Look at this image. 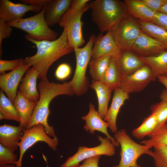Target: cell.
<instances>
[{"label":"cell","mask_w":167,"mask_h":167,"mask_svg":"<svg viewBox=\"0 0 167 167\" xmlns=\"http://www.w3.org/2000/svg\"><path fill=\"white\" fill-rule=\"evenodd\" d=\"M139 57L150 68L156 78L159 75H167V51L153 56Z\"/></svg>","instance_id":"24"},{"label":"cell","mask_w":167,"mask_h":167,"mask_svg":"<svg viewBox=\"0 0 167 167\" xmlns=\"http://www.w3.org/2000/svg\"><path fill=\"white\" fill-rule=\"evenodd\" d=\"M161 100L167 101V91L164 90L162 92L160 96Z\"/></svg>","instance_id":"43"},{"label":"cell","mask_w":167,"mask_h":167,"mask_svg":"<svg viewBox=\"0 0 167 167\" xmlns=\"http://www.w3.org/2000/svg\"><path fill=\"white\" fill-rule=\"evenodd\" d=\"M89 3L92 19L101 32H107L129 14L124 1L96 0Z\"/></svg>","instance_id":"3"},{"label":"cell","mask_w":167,"mask_h":167,"mask_svg":"<svg viewBox=\"0 0 167 167\" xmlns=\"http://www.w3.org/2000/svg\"><path fill=\"white\" fill-rule=\"evenodd\" d=\"M23 58L11 60H0V72L4 73L7 71H12L23 65Z\"/></svg>","instance_id":"35"},{"label":"cell","mask_w":167,"mask_h":167,"mask_svg":"<svg viewBox=\"0 0 167 167\" xmlns=\"http://www.w3.org/2000/svg\"><path fill=\"white\" fill-rule=\"evenodd\" d=\"M110 30L120 50L131 51L142 32L137 21L129 14Z\"/></svg>","instance_id":"8"},{"label":"cell","mask_w":167,"mask_h":167,"mask_svg":"<svg viewBox=\"0 0 167 167\" xmlns=\"http://www.w3.org/2000/svg\"><path fill=\"white\" fill-rule=\"evenodd\" d=\"M158 126L155 115L152 113L145 118L141 125L134 129L132 134L138 139H142L148 136Z\"/></svg>","instance_id":"31"},{"label":"cell","mask_w":167,"mask_h":167,"mask_svg":"<svg viewBox=\"0 0 167 167\" xmlns=\"http://www.w3.org/2000/svg\"><path fill=\"white\" fill-rule=\"evenodd\" d=\"M3 167H16L15 165H9L5 166Z\"/></svg>","instance_id":"45"},{"label":"cell","mask_w":167,"mask_h":167,"mask_svg":"<svg viewBox=\"0 0 167 167\" xmlns=\"http://www.w3.org/2000/svg\"><path fill=\"white\" fill-rule=\"evenodd\" d=\"M120 51L110 30L105 35L101 33L96 37L92 51V58H98L108 55L114 56Z\"/></svg>","instance_id":"17"},{"label":"cell","mask_w":167,"mask_h":167,"mask_svg":"<svg viewBox=\"0 0 167 167\" xmlns=\"http://www.w3.org/2000/svg\"><path fill=\"white\" fill-rule=\"evenodd\" d=\"M25 37L36 45L37 50L34 55L23 59V64L35 67L39 73L38 78L41 80L47 78L49 69L54 62L74 51L64 30L58 38L52 41H36L29 37L27 34Z\"/></svg>","instance_id":"1"},{"label":"cell","mask_w":167,"mask_h":167,"mask_svg":"<svg viewBox=\"0 0 167 167\" xmlns=\"http://www.w3.org/2000/svg\"><path fill=\"white\" fill-rule=\"evenodd\" d=\"M143 2L153 11L159 12L161 8L167 4V0H142Z\"/></svg>","instance_id":"38"},{"label":"cell","mask_w":167,"mask_h":167,"mask_svg":"<svg viewBox=\"0 0 167 167\" xmlns=\"http://www.w3.org/2000/svg\"><path fill=\"white\" fill-rule=\"evenodd\" d=\"M23 3L32 6L43 7L49 0H20Z\"/></svg>","instance_id":"41"},{"label":"cell","mask_w":167,"mask_h":167,"mask_svg":"<svg viewBox=\"0 0 167 167\" xmlns=\"http://www.w3.org/2000/svg\"><path fill=\"white\" fill-rule=\"evenodd\" d=\"M89 87L96 92L98 102L97 111L104 119L108 109V103L112 92L99 81L92 80Z\"/></svg>","instance_id":"25"},{"label":"cell","mask_w":167,"mask_h":167,"mask_svg":"<svg viewBox=\"0 0 167 167\" xmlns=\"http://www.w3.org/2000/svg\"><path fill=\"white\" fill-rule=\"evenodd\" d=\"M39 75L37 70L32 66L27 71L18 87L20 93L31 101L37 102L39 98L40 94L36 87V80Z\"/></svg>","instance_id":"21"},{"label":"cell","mask_w":167,"mask_h":167,"mask_svg":"<svg viewBox=\"0 0 167 167\" xmlns=\"http://www.w3.org/2000/svg\"><path fill=\"white\" fill-rule=\"evenodd\" d=\"M156 79L150 68L145 65L123 79L119 88L128 94L139 92Z\"/></svg>","instance_id":"11"},{"label":"cell","mask_w":167,"mask_h":167,"mask_svg":"<svg viewBox=\"0 0 167 167\" xmlns=\"http://www.w3.org/2000/svg\"><path fill=\"white\" fill-rule=\"evenodd\" d=\"M30 66L23 64L8 73L0 75V88L13 103L17 95L19 84L24 74Z\"/></svg>","instance_id":"13"},{"label":"cell","mask_w":167,"mask_h":167,"mask_svg":"<svg viewBox=\"0 0 167 167\" xmlns=\"http://www.w3.org/2000/svg\"><path fill=\"white\" fill-rule=\"evenodd\" d=\"M113 57L122 79L146 65L131 51L120 50Z\"/></svg>","instance_id":"16"},{"label":"cell","mask_w":167,"mask_h":167,"mask_svg":"<svg viewBox=\"0 0 167 167\" xmlns=\"http://www.w3.org/2000/svg\"><path fill=\"white\" fill-rule=\"evenodd\" d=\"M113 56H105L101 58H92L89 63V73L95 81H100L106 70Z\"/></svg>","instance_id":"29"},{"label":"cell","mask_w":167,"mask_h":167,"mask_svg":"<svg viewBox=\"0 0 167 167\" xmlns=\"http://www.w3.org/2000/svg\"><path fill=\"white\" fill-rule=\"evenodd\" d=\"M3 119L20 122L19 114L13 104L1 90L0 92V119Z\"/></svg>","instance_id":"28"},{"label":"cell","mask_w":167,"mask_h":167,"mask_svg":"<svg viewBox=\"0 0 167 167\" xmlns=\"http://www.w3.org/2000/svg\"><path fill=\"white\" fill-rule=\"evenodd\" d=\"M43 7L24 3H14L8 0L0 1V18L9 23L23 18L28 11L39 13Z\"/></svg>","instance_id":"12"},{"label":"cell","mask_w":167,"mask_h":167,"mask_svg":"<svg viewBox=\"0 0 167 167\" xmlns=\"http://www.w3.org/2000/svg\"><path fill=\"white\" fill-rule=\"evenodd\" d=\"M89 0H72L71 6L58 24L67 34L69 44L73 49L85 43L82 32L84 24L81 18L90 9Z\"/></svg>","instance_id":"4"},{"label":"cell","mask_w":167,"mask_h":167,"mask_svg":"<svg viewBox=\"0 0 167 167\" xmlns=\"http://www.w3.org/2000/svg\"><path fill=\"white\" fill-rule=\"evenodd\" d=\"M114 138L121 147V159L119 164L113 167H141L137 164L138 159L143 154L149 155L152 152L150 147L133 140L124 129L117 131Z\"/></svg>","instance_id":"7"},{"label":"cell","mask_w":167,"mask_h":167,"mask_svg":"<svg viewBox=\"0 0 167 167\" xmlns=\"http://www.w3.org/2000/svg\"><path fill=\"white\" fill-rule=\"evenodd\" d=\"M11 27L26 32L28 36L35 40L52 41L57 39L58 33L52 30L45 18V8L38 14L32 16L6 23Z\"/></svg>","instance_id":"5"},{"label":"cell","mask_w":167,"mask_h":167,"mask_svg":"<svg viewBox=\"0 0 167 167\" xmlns=\"http://www.w3.org/2000/svg\"><path fill=\"white\" fill-rule=\"evenodd\" d=\"M89 106L88 113L81 118L85 122V124L83 126L84 129L86 131L92 134H94L96 131L104 134L116 147H118L119 145V143L108 132V124L103 119L98 111L95 109L94 105L90 103Z\"/></svg>","instance_id":"15"},{"label":"cell","mask_w":167,"mask_h":167,"mask_svg":"<svg viewBox=\"0 0 167 167\" xmlns=\"http://www.w3.org/2000/svg\"><path fill=\"white\" fill-rule=\"evenodd\" d=\"M40 94L39 100L30 120L26 129H29L39 123L43 125L45 132L49 136L57 139L54 127L48 122L50 113L49 105L55 97L62 95L73 96L74 91L70 81L62 84L50 82L47 78L41 80L38 84Z\"/></svg>","instance_id":"2"},{"label":"cell","mask_w":167,"mask_h":167,"mask_svg":"<svg viewBox=\"0 0 167 167\" xmlns=\"http://www.w3.org/2000/svg\"><path fill=\"white\" fill-rule=\"evenodd\" d=\"M100 142L99 145L92 148L84 146L79 147L77 152L68 158L59 167H77L79 163L84 160L97 155L112 156L115 152V147L111 141L107 137L97 135Z\"/></svg>","instance_id":"9"},{"label":"cell","mask_w":167,"mask_h":167,"mask_svg":"<svg viewBox=\"0 0 167 167\" xmlns=\"http://www.w3.org/2000/svg\"><path fill=\"white\" fill-rule=\"evenodd\" d=\"M148 136V139L141 143L151 148L158 146H167V123L158 126Z\"/></svg>","instance_id":"30"},{"label":"cell","mask_w":167,"mask_h":167,"mask_svg":"<svg viewBox=\"0 0 167 167\" xmlns=\"http://www.w3.org/2000/svg\"><path fill=\"white\" fill-rule=\"evenodd\" d=\"M25 128L4 124L0 126V144L14 152L18 148V143Z\"/></svg>","instance_id":"20"},{"label":"cell","mask_w":167,"mask_h":167,"mask_svg":"<svg viewBox=\"0 0 167 167\" xmlns=\"http://www.w3.org/2000/svg\"><path fill=\"white\" fill-rule=\"evenodd\" d=\"M39 141L45 143L51 149L55 151L58 144V139L49 136L45 132L44 126L40 123L35 125L29 129H25L18 143L20 154L15 165L16 167H22V159L25 152Z\"/></svg>","instance_id":"10"},{"label":"cell","mask_w":167,"mask_h":167,"mask_svg":"<svg viewBox=\"0 0 167 167\" xmlns=\"http://www.w3.org/2000/svg\"><path fill=\"white\" fill-rule=\"evenodd\" d=\"M101 155H97L87 158L77 167H98V162Z\"/></svg>","instance_id":"40"},{"label":"cell","mask_w":167,"mask_h":167,"mask_svg":"<svg viewBox=\"0 0 167 167\" xmlns=\"http://www.w3.org/2000/svg\"><path fill=\"white\" fill-rule=\"evenodd\" d=\"M96 37L94 34H92L85 46L74 49L76 66L74 76L70 81L74 94L77 96L84 94L88 89L89 83L86 72L92 58V51Z\"/></svg>","instance_id":"6"},{"label":"cell","mask_w":167,"mask_h":167,"mask_svg":"<svg viewBox=\"0 0 167 167\" xmlns=\"http://www.w3.org/2000/svg\"><path fill=\"white\" fill-rule=\"evenodd\" d=\"M141 31L158 40L167 50V31L152 23L137 21Z\"/></svg>","instance_id":"27"},{"label":"cell","mask_w":167,"mask_h":167,"mask_svg":"<svg viewBox=\"0 0 167 167\" xmlns=\"http://www.w3.org/2000/svg\"><path fill=\"white\" fill-rule=\"evenodd\" d=\"M153 23L167 31V14L160 12H156Z\"/></svg>","instance_id":"39"},{"label":"cell","mask_w":167,"mask_h":167,"mask_svg":"<svg viewBox=\"0 0 167 167\" xmlns=\"http://www.w3.org/2000/svg\"><path fill=\"white\" fill-rule=\"evenodd\" d=\"M18 161L17 154L0 144V167L9 165H15Z\"/></svg>","instance_id":"34"},{"label":"cell","mask_w":167,"mask_h":167,"mask_svg":"<svg viewBox=\"0 0 167 167\" xmlns=\"http://www.w3.org/2000/svg\"><path fill=\"white\" fill-rule=\"evenodd\" d=\"M36 103L27 99L19 91H17L13 104L20 118V126L26 129L32 116Z\"/></svg>","instance_id":"23"},{"label":"cell","mask_w":167,"mask_h":167,"mask_svg":"<svg viewBox=\"0 0 167 167\" xmlns=\"http://www.w3.org/2000/svg\"><path fill=\"white\" fill-rule=\"evenodd\" d=\"M114 91L111 105L103 119L108 124L111 131L115 133L117 131L116 121L120 109L129 96V94L119 88Z\"/></svg>","instance_id":"19"},{"label":"cell","mask_w":167,"mask_h":167,"mask_svg":"<svg viewBox=\"0 0 167 167\" xmlns=\"http://www.w3.org/2000/svg\"><path fill=\"white\" fill-rule=\"evenodd\" d=\"M159 81L166 88L167 91V75H159L157 77Z\"/></svg>","instance_id":"42"},{"label":"cell","mask_w":167,"mask_h":167,"mask_svg":"<svg viewBox=\"0 0 167 167\" xmlns=\"http://www.w3.org/2000/svg\"><path fill=\"white\" fill-rule=\"evenodd\" d=\"M128 13L145 22L153 23L156 12L145 5L142 0H125Z\"/></svg>","instance_id":"22"},{"label":"cell","mask_w":167,"mask_h":167,"mask_svg":"<svg viewBox=\"0 0 167 167\" xmlns=\"http://www.w3.org/2000/svg\"><path fill=\"white\" fill-rule=\"evenodd\" d=\"M71 72V66L68 64L62 63L58 66L55 72V77L59 80H62L67 78Z\"/></svg>","instance_id":"36"},{"label":"cell","mask_w":167,"mask_h":167,"mask_svg":"<svg viewBox=\"0 0 167 167\" xmlns=\"http://www.w3.org/2000/svg\"><path fill=\"white\" fill-rule=\"evenodd\" d=\"M154 148L149 155L153 158L156 167H167V146H158Z\"/></svg>","instance_id":"32"},{"label":"cell","mask_w":167,"mask_h":167,"mask_svg":"<svg viewBox=\"0 0 167 167\" xmlns=\"http://www.w3.org/2000/svg\"><path fill=\"white\" fill-rule=\"evenodd\" d=\"M72 0H49L45 8V18L49 27L59 24L69 8Z\"/></svg>","instance_id":"18"},{"label":"cell","mask_w":167,"mask_h":167,"mask_svg":"<svg viewBox=\"0 0 167 167\" xmlns=\"http://www.w3.org/2000/svg\"><path fill=\"white\" fill-rule=\"evenodd\" d=\"M122 78L114 57L112 56L108 66L99 81L112 92L119 87Z\"/></svg>","instance_id":"26"},{"label":"cell","mask_w":167,"mask_h":167,"mask_svg":"<svg viewBox=\"0 0 167 167\" xmlns=\"http://www.w3.org/2000/svg\"><path fill=\"white\" fill-rule=\"evenodd\" d=\"M159 12L167 14V4L162 6Z\"/></svg>","instance_id":"44"},{"label":"cell","mask_w":167,"mask_h":167,"mask_svg":"<svg viewBox=\"0 0 167 167\" xmlns=\"http://www.w3.org/2000/svg\"><path fill=\"white\" fill-rule=\"evenodd\" d=\"M152 113L154 114L157 118L158 126L164 125L167 121V101H161L152 106Z\"/></svg>","instance_id":"33"},{"label":"cell","mask_w":167,"mask_h":167,"mask_svg":"<svg viewBox=\"0 0 167 167\" xmlns=\"http://www.w3.org/2000/svg\"><path fill=\"white\" fill-rule=\"evenodd\" d=\"M6 23L5 20L0 18V54L1 57L2 56V46L3 40L10 36L12 29V27L7 25Z\"/></svg>","instance_id":"37"},{"label":"cell","mask_w":167,"mask_h":167,"mask_svg":"<svg viewBox=\"0 0 167 167\" xmlns=\"http://www.w3.org/2000/svg\"><path fill=\"white\" fill-rule=\"evenodd\" d=\"M166 50L158 40L142 31L131 51L139 56H151L158 55Z\"/></svg>","instance_id":"14"}]
</instances>
